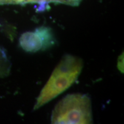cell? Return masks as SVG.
Wrapping results in <instances>:
<instances>
[{
	"label": "cell",
	"instance_id": "8",
	"mask_svg": "<svg viewBox=\"0 0 124 124\" xmlns=\"http://www.w3.org/2000/svg\"></svg>",
	"mask_w": 124,
	"mask_h": 124
},
{
	"label": "cell",
	"instance_id": "1",
	"mask_svg": "<svg viewBox=\"0 0 124 124\" xmlns=\"http://www.w3.org/2000/svg\"><path fill=\"white\" fill-rule=\"evenodd\" d=\"M83 67L81 58L71 55H64L40 91L33 109L40 108L72 86L81 73Z\"/></svg>",
	"mask_w": 124,
	"mask_h": 124
},
{
	"label": "cell",
	"instance_id": "6",
	"mask_svg": "<svg viewBox=\"0 0 124 124\" xmlns=\"http://www.w3.org/2000/svg\"><path fill=\"white\" fill-rule=\"evenodd\" d=\"M68 2V5L72 6H76L79 4L80 0H67Z\"/></svg>",
	"mask_w": 124,
	"mask_h": 124
},
{
	"label": "cell",
	"instance_id": "7",
	"mask_svg": "<svg viewBox=\"0 0 124 124\" xmlns=\"http://www.w3.org/2000/svg\"><path fill=\"white\" fill-rule=\"evenodd\" d=\"M124 59V57H123V55H122V57H120V58H118V64H117V66L118 67L119 70L121 71H123L124 70L122 69V62H123V60Z\"/></svg>",
	"mask_w": 124,
	"mask_h": 124
},
{
	"label": "cell",
	"instance_id": "2",
	"mask_svg": "<svg viewBox=\"0 0 124 124\" xmlns=\"http://www.w3.org/2000/svg\"><path fill=\"white\" fill-rule=\"evenodd\" d=\"M52 124L93 123L91 99L86 94H72L58 102L51 115Z\"/></svg>",
	"mask_w": 124,
	"mask_h": 124
},
{
	"label": "cell",
	"instance_id": "5",
	"mask_svg": "<svg viewBox=\"0 0 124 124\" xmlns=\"http://www.w3.org/2000/svg\"><path fill=\"white\" fill-rule=\"evenodd\" d=\"M10 63L7 54L0 47V78L7 77L10 70Z\"/></svg>",
	"mask_w": 124,
	"mask_h": 124
},
{
	"label": "cell",
	"instance_id": "3",
	"mask_svg": "<svg viewBox=\"0 0 124 124\" xmlns=\"http://www.w3.org/2000/svg\"><path fill=\"white\" fill-rule=\"evenodd\" d=\"M19 44L25 51L35 53L40 50L43 51V43L39 34L35 30L33 32H27L21 35Z\"/></svg>",
	"mask_w": 124,
	"mask_h": 124
},
{
	"label": "cell",
	"instance_id": "4",
	"mask_svg": "<svg viewBox=\"0 0 124 124\" xmlns=\"http://www.w3.org/2000/svg\"><path fill=\"white\" fill-rule=\"evenodd\" d=\"M41 37L43 43V51L52 47L55 44V38L52 29L46 27H40L35 29Z\"/></svg>",
	"mask_w": 124,
	"mask_h": 124
}]
</instances>
